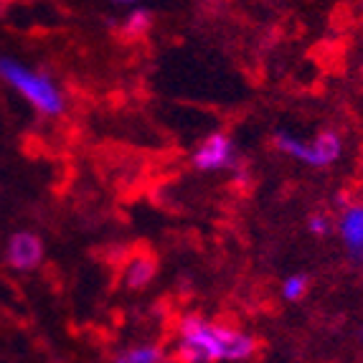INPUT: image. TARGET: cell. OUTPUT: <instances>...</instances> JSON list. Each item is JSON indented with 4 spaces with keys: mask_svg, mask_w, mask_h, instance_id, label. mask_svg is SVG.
Masks as SVG:
<instances>
[{
    "mask_svg": "<svg viewBox=\"0 0 363 363\" xmlns=\"http://www.w3.org/2000/svg\"><path fill=\"white\" fill-rule=\"evenodd\" d=\"M308 287H310L308 274L295 272L282 282V295H285V300H290V303H297V300H303V297L308 295Z\"/></svg>",
    "mask_w": 363,
    "mask_h": 363,
    "instance_id": "cell-12",
    "label": "cell"
},
{
    "mask_svg": "<svg viewBox=\"0 0 363 363\" xmlns=\"http://www.w3.org/2000/svg\"><path fill=\"white\" fill-rule=\"evenodd\" d=\"M112 3H117V6H133V3H138V0H112Z\"/></svg>",
    "mask_w": 363,
    "mask_h": 363,
    "instance_id": "cell-14",
    "label": "cell"
},
{
    "mask_svg": "<svg viewBox=\"0 0 363 363\" xmlns=\"http://www.w3.org/2000/svg\"><path fill=\"white\" fill-rule=\"evenodd\" d=\"M274 145H277V150L285 152V155L295 157L300 163H308L310 143H305V140L295 138V135H290V133H274Z\"/></svg>",
    "mask_w": 363,
    "mask_h": 363,
    "instance_id": "cell-9",
    "label": "cell"
},
{
    "mask_svg": "<svg viewBox=\"0 0 363 363\" xmlns=\"http://www.w3.org/2000/svg\"><path fill=\"white\" fill-rule=\"evenodd\" d=\"M340 152H343V140H340V135L333 133V130H323V133L310 143L308 165H313V168H328V165H333L335 160H338Z\"/></svg>",
    "mask_w": 363,
    "mask_h": 363,
    "instance_id": "cell-6",
    "label": "cell"
},
{
    "mask_svg": "<svg viewBox=\"0 0 363 363\" xmlns=\"http://www.w3.org/2000/svg\"><path fill=\"white\" fill-rule=\"evenodd\" d=\"M308 231L315 236H328L330 231H333V221H330V216L323 211H315L308 216Z\"/></svg>",
    "mask_w": 363,
    "mask_h": 363,
    "instance_id": "cell-13",
    "label": "cell"
},
{
    "mask_svg": "<svg viewBox=\"0 0 363 363\" xmlns=\"http://www.w3.org/2000/svg\"><path fill=\"white\" fill-rule=\"evenodd\" d=\"M229 333L231 328L191 315L181 323V358L194 363L224 361V345Z\"/></svg>",
    "mask_w": 363,
    "mask_h": 363,
    "instance_id": "cell-2",
    "label": "cell"
},
{
    "mask_svg": "<svg viewBox=\"0 0 363 363\" xmlns=\"http://www.w3.org/2000/svg\"><path fill=\"white\" fill-rule=\"evenodd\" d=\"M6 259L18 272H33L43 262V242L33 231H16L6 244Z\"/></svg>",
    "mask_w": 363,
    "mask_h": 363,
    "instance_id": "cell-4",
    "label": "cell"
},
{
    "mask_svg": "<svg viewBox=\"0 0 363 363\" xmlns=\"http://www.w3.org/2000/svg\"><path fill=\"white\" fill-rule=\"evenodd\" d=\"M155 269L157 267L152 257L140 255L135 259H130L128 267H125V287L128 290H143V287H147L152 282V277H155Z\"/></svg>",
    "mask_w": 363,
    "mask_h": 363,
    "instance_id": "cell-7",
    "label": "cell"
},
{
    "mask_svg": "<svg viewBox=\"0 0 363 363\" xmlns=\"http://www.w3.org/2000/svg\"><path fill=\"white\" fill-rule=\"evenodd\" d=\"M191 163H194L196 170H203V173H213V170H224V168L236 170L239 168V155H236V147L229 135L213 133L196 147Z\"/></svg>",
    "mask_w": 363,
    "mask_h": 363,
    "instance_id": "cell-3",
    "label": "cell"
},
{
    "mask_svg": "<svg viewBox=\"0 0 363 363\" xmlns=\"http://www.w3.org/2000/svg\"><path fill=\"white\" fill-rule=\"evenodd\" d=\"M163 351H160V345H152V343H140L128 348L125 353L117 356V361L122 363H157L163 361Z\"/></svg>",
    "mask_w": 363,
    "mask_h": 363,
    "instance_id": "cell-10",
    "label": "cell"
},
{
    "mask_svg": "<svg viewBox=\"0 0 363 363\" xmlns=\"http://www.w3.org/2000/svg\"><path fill=\"white\" fill-rule=\"evenodd\" d=\"M255 348H257V340L252 335L231 330L224 345V361H244V358H249L255 353Z\"/></svg>",
    "mask_w": 363,
    "mask_h": 363,
    "instance_id": "cell-8",
    "label": "cell"
},
{
    "mask_svg": "<svg viewBox=\"0 0 363 363\" xmlns=\"http://www.w3.org/2000/svg\"><path fill=\"white\" fill-rule=\"evenodd\" d=\"M150 23H152V13L147 8H135L128 18H125V33L133 38L145 36L147 30H150Z\"/></svg>",
    "mask_w": 363,
    "mask_h": 363,
    "instance_id": "cell-11",
    "label": "cell"
},
{
    "mask_svg": "<svg viewBox=\"0 0 363 363\" xmlns=\"http://www.w3.org/2000/svg\"><path fill=\"white\" fill-rule=\"evenodd\" d=\"M338 234L343 239L348 257L353 262H363V206L361 203H348L340 208Z\"/></svg>",
    "mask_w": 363,
    "mask_h": 363,
    "instance_id": "cell-5",
    "label": "cell"
},
{
    "mask_svg": "<svg viewBox=\"0 0 363 363\" xmlns=\"http://www.w3.org/2000/svg\"><path fill=\"white\" fill-rule=\"evenodd\" d=\"M0 79L8 82L13 89L18 91L21 97L30 104V107L41 112L46 117H59L64 109H67V102H64V94L56 86V82L43 72H33L26 64L16 59H8L3 56L0 59Z\"/></svg>",
    "mask_w": 363,
    "mask_h": 363,
    "instance_id": "cell-1",
    "label": "cell"
}]
</instances>
